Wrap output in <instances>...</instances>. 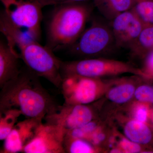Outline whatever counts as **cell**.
I'll use <instances>...</instances> for the list:
<instances>
[{"mask_svg": "<svg viewBox=\"0 0 153 153\" xmlns=\"http://www.w3.org/2000/svg\"><path fill=\"white\" fill-rule=\"evenodd\" d=\"M100 13L111 21L119 15L133 8V0H93Z\"/></svg>", "mask_w": 153, "mask_h": 153, "instance_id": "cell-14", "label": "cell"}, {"mask_svg": "<svg viewBox=\"0 0 153 153\" xmlns=\"http://www.w3.org/2000/svg\"><path fill=\"white\" fill-rule=\"evenodd\" d=\"M62 78L71 75L100 78L102 76L130 73L145 77L141 69L124 62L101 58H87L72 61H62Z\"/></svg>", "mask_w": 153, "mask_h": 153, "instance_id": "cell-4", "label": "cell"}, {"mask_svg": "<svg viewBox=\"0 0 153 153\" xmlns=\"http://www.w3.org/2000/svg\"><path fill=\"white\" fill-rule=\"evenodd\" d=\"M133 1L134 10L145 25H153V0Z\"/></svg>", "mask_w": 153, "mask_h": 153, "instance_id": "cell-19", "label": "cell"}, {"mask_svg": "<svg viewBox=\"0 0 153 153\" xmlns=\"http://www.w3.org/2000/svg\"><path fill=\"white\" fill-rule=\"evenodd\" d=\"M43 120L27 118L16 124L7 138L4 140L2 153L23 152L26 145L31 140Z\"/></svg>", "mask_w": 153, "mask_h": 153, "instance_id": "cell-11", "label": "cell"}, {"mask_svg": "<svg viewBox=\"0 0 153 153\" xmlns=\"http://www.w3.org/2000/svg\"><path fill=\"white\" fill-rule=\"evenodd\" d=\"M91 13V7L83 2L57 6L47 25L46 47L55 52L74 45Z\"/></svg>", "mask_w": 153, "mask_h": 153, "instance_id": "cell-3", "label": "cell"}, {"mask_svg": "<svg viewBox=\"0 0 153 153\" xmlns=\"http://www.w3.org/2000/svg\"><path fill=\"white\" fill-rule=\"evenodd\" d=\"M135 87L131 83L125 82L119 84L108 91L107 97L117 104H123L131 99L134 94Z\"/></svg>", "mask_w": 153, "mask_h": 153, "instance_id": "cell-17", "label": "cell"}, {"mask_svg": "<svg viewBox=\"0 0 153 153\" xmlns=\"http://www.w3.org/2000/svg\"><path fill=\"white\" fill-rule=\"evenodd\" d=\"M39 76L26 66L1 88L0 110L16 108L29 118L44 120L59 105L43 87Z\"/></svg>", "mask_w": 153, "mask_h": 153, "instance_id": "cell-1", "label": "cell"}, {"mask_svg": "<svg viewBox=\"0 0 153 153\" xmlns=\"http://www.w3.org/2000/svg\"><path fill=\"white\" fill-rule=\"evenodd\" d=\"M22 115L16 108L0 110V140H4L17 123L19 117Z\"/></svg>", "mask_w": 153, "mask_h": 153, "instance_id": "cell-16", "label": "cell"}, {"mask_svg": "<svg viewBox=\"0 0 153 153\" xmlns=\"http://www.w3.org/2000/svg\"><path fill=\"white\" fill-rule=\"evenodd\" d=\"M113 45H115L110 26L93 21L71 46V52L79 56L92 58L108 51Z\"/></svg>", "mask_w": 153, "mask_h": 153, "instance_id": "cell-6", "label": "cell"}, {"mask_svg": "<svg viewBox=\"0 0 153 153\" xmlns=\"http://www.w3.org/2000/svg\"><path fill=\"white\" fill-rule=\"evenodd\" d=\"M151 119H152V121L153 123V111L152 113V114L151 115Z\"/></svg>", "mask_w": 153, "mask_h": 153, "instance_id": "cell-26", "label": "cell"}, {"mask_svg": "<svg viewBox=\"0 0 153 153\" xmlns=\"http://www.w3.org/2000/svg\"><path fill=\"white\" fill-rule=\"evenodd\" d=\"M103 86L100 78L71 75L63 77L60 89L64 104H89L100 97Z\"/></svg>", "mask_w": 153, "mask_h": 153, "instance_id": "cell-7", "label": "cell"}, {"mask_svg": "<svg viewBox=\"0 0 153 153\" xmlns=\"http://www.w3.org/2000/svg\"><path fill=\"white\" fill-rule=\"evenodd\" d=\"M134 115L135 120L146 123L149 116V108L145 104L138 105L135 108Z\"/></svg>", "mask_w": 153, "mask_h": 153, "instance_id": "cell-23", "label": "cell"}, {"mask_svg": "<svg viewBox=\"0 0 153 153\" xmlns=\"http://www.w3.org/2000/svg\"><path fill=\"white\" fill-rule=\"evenodd\" d=\"M143 58V64L141 70L145 78L153 79V49L146 54Z\"/></svg>", "mask_w": 153, "mask_h": 153, "instance_id": "cell-21", "label": "cell"}, {"mask_svg": "<svg viewBox=\"0 0 153 153\" xmlns=\"http://www.w3.org/2000/svg\"><path fill=\"white\" fill-rule=\"evenodd\" d=\"M0 31L11 49L19 54L30 71L60 88L63 81L60 71L62 61L54 52L14 26L3 11L0 15Z\"/></svg>", "mask_w": 153, "mask_h": 153, "instance_id": "cell-2", "label": "cell"}, {"mask_svg": "<svg viewBox=\"0 0 153 153\" xmlns=\"http://www.w3.org/2000/svg\"><path fill=\"white\" fill-rule=\"evenodd\" d=\"M135 97L142 103H153V86L148 85H140L136 88Z\"/></svg>", "mask_w": 153, "mask_h": 153, "instance_id": "cell-20", "label": "cell"}, {"mask_svg": "<svg viewBox=\"0 0 153 153\" xmlns=\"http://www.w3.org/2000/svg\"><path fill=\"white\" fill-rule=\"evenodd\" d=\"M153 49V25H146L133 47V55L143 57Z\"/></svg>", "mask_w": 153, "mask_h": 153, "instance_id": "cell-15", "label": "cell"}, {"mask_svg": "<svg viewBox=\"0 0 153 153\" xmlns=\"http://www.w3.org/2000/svg\"><path fill=\"white\" fill-rule=\"evenodd\" d=\"M111 153H120L122 152H121L120 150L119 149H114L112 150L111 151Z\"/></svg>", "mask_w": 153, "mask_h": 153, "instance_id": "cell-25", "label": "cell"}, {"mask_svg": "<svg viewBox=\"0 0 153 153\" xmlns=\"http://www.w3.org/2000/svg\"><path fill=\"white\" fill-rule=\"evenodd\" d=\"M3 12L17 27L39 41L43 7L38 0H0Z\"/></svg>", "mask_w": 153, "mask_h": 153, "instance_id": "cell-5", "label": "cell"}, {"mask_svg": "<svg viewBox=\"0 0 153 153\" xmlns=\"http://www.w3.org/2000/svg\"><path fill=\"white\" fill-rule=\"evenodd\" d=\"M92 107L88 104H63L44 120L47 122L60 126L67 132L95 120V112Z\"/></svg>", "mask_w": 153, "mask_h": 153, "instance_id": "cell-10", "label": "cell"}, {"mask_svg": "<svg viewBox=\"0 0 153 153\" xmlns=\"http://www.w3.org/2000/svg\"><path fill=\"white\" fill-rule=\"evenodd\" d=\"M64 148L65 153H91L95 152V147L86 140L72 138L66 136Z\"/></svg>", "mask_w": 153, "mask_h": 153, "instance_id": "cell-18", "label": "cell"}, {"mask_svg": "<svg viewBox=\"0 0 153 153\" xmlns=\"http://www.w3.org/2000/svg\"><path fill=\"white\" fill-rule=\"evenodd\" d=\"M120 145L121 149L126 153H139L141 151L140 145L134 142L127 138H122L121 140Z\"/></svg>", "mask_w": 153, "mask_h": 153, "instance_id": "cell-22", "label": "cell"}, {"mask_svg": "<svg viewBox=\"0 0 153 153\" xmlns=\"http://www.w3.org/2000/svg\"><path fill=\"white\" fill-rule=\"evenodd\" d=\"M110 27L117 47L130 49L146 25L134 9L122 13L111 21Z\"/></svg>", "mask_w": 153, "mask_h": 153, "instance_id": "cell-9", "label": "cell"}, {"mask_svg": "<svg viewBox=\"0 0 153 153\" xmlns=\"http://www.w3.org/2000/svg\"><path fill=\"white\" fill-rule=\"evenodd\" d=\"M19 55L11 49L7 41L0 42V88L20 74L21 66Z\"/></svg>", "mask_w": 153, "mask_h": 153, "instance_id": "cell-12", "label": "cell"}, {"mask_svg": "<svg viewBox=\"0 0 153 153\" xmlns=\"http://www.w3.org/2000/svg\"><path fill=\"white\" fill-rule=\"evenodd\" d=\"M127 138L140 145H153V128L145 123L135 120L128 121L124 127Z\"/></svg>", "mask_w": 153, "mask_h": 153, "instance_id": "cell-13", "label": "cell"}, {"mask_svg": "<svg viewBox=\"0 0 153 153\" xmlns=\"http://www.w3.org/2000/svg\"><path fill=\"white\" fill-rule=\"evenodd\" d=\"M89 0H38L43 7L50 5L59 6L73 3H82Z\"/></svg>", "mask_w": 153, "mask_h": 153, "instance_id": "cell-24", "label": "cell"}, {"mask_svg": "<svg viewBox=\"0 0 153 153\" xmlns=\"http://www.w3.org/2000/svg\"><path fill=\"white\" fill-rule=\"evenodd\" d=\"M66 131L57 125L43 122L33 139L24 147L25 153H64V141Z\"/></svg>", "mask_w": 153, "mask_h": 153, "instance_id": "cell-8", "label": "cell"}]
</instances>
